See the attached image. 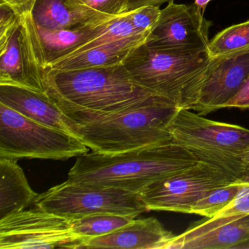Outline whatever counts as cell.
Returning <instances> with one entry per match:
<instances>
[{"label": "cell", "instance_id": "obj_26", "mask_svg": "<svg viewBox=\"0 0 249 249\" xmlns=\"http://www.w3.org/2000/svg\"><path fill=\"white\" fill-rule=\"evenodd\" d=\"M81 8L93 10L107 15L120 17L127 13L128 0H68Z\"/></svg>", "mask_w": 249, "mask_h": 249}, {"label": "cell", "instance_id": "obj_11", "mask_svg": "<svg viewBox=\"0 0 249 249\" xmlns=\"http://www.w3.org/2000/svg\"><path fill=\"white\" fill-rule=\"evenodd\" d=\"M249 75V49L211 58L204 71L199 100L193 110L205 116L224 108Z\"/></svg>", "mask_w": 249, "mask_h": 249}, {"label": "cell", "instance_id": "obj_12", "mask_svg": "<svg viewBox=\"0 0 249 249\" xmlns=\"http://www.w3.org/2000/svg\"><path fill=\"white\" fill-rule=\"evenodd\" d=\"M0 103L37 123L73 133V122L46 93L0 85Z\"/></svg>", "mask_w": 249, "mask_h": 249}, {"label": "cell", "instance_id": "obj_28", "mask_svg": "<svg viewBox=\"0 0 249 249\" xmlns=\"http://www.w3.org/2000/svg\"><path fill=\"white\" fill-rule=\"evenodd\" d=\"M227 107H236L240 110L249 109V75L238 92L224 106V108Z\"/></svg>", "mask_w": 249, "mask_h": 249}, {"label": "cell", "instance_id": "obj_30", "mask_svg": "<svg viewBox=\"0 0 249 249\" xmlns=\"http://www.w3.org/2000/svg\"><path fill=\"white\" fill-rule=\"evenodd\" d=\"M171 0H128L127 12L135 11L143 6L160 7Z\"/></svg>", "mask_w": 249, "mask_h": 249}, {"label": "cell", "instance_id": "obj_1", "mask_svg": "<svg viewBox=\"0 0 249 249\" xmlns=\"http://www.w3.org/2000/svg\"><path fill=\"white\" fill-rule=\"evenodd\" d=\"M73 122V133L89 149L115 154L173 140L167 126L178 108L166 97L154 95L113 112L61 108Z\"/></svg>", "mask_w": 249, "mask_h": 249}, {"label": "cell", "instance_id": "obj_27", "mask_svg": "<svg viewBox=\"0 0 249 249\" xmlns=\"http://www.w3.org/2000/svg\"><path fill=\"white\" fill-rule=\"evenodd\" d=\"M21 24L19 17L6 4L0 3V50L3 49Z\"/></svg>", "mask_w": 249, "mask_h": 249}, {"label": "cell", "instance_id": "obj_2", "mask_svg": "<svg viewBox=\"0 0 249 249\" xmlns=\"http://www.w3.org/2000/svg\"><path fill=\"white\" fill-rule=\"evenodd\" d=\"M174 140L115 154L88 152L77 157L68 173L69 181L115 187L139 194L159 180L199 162Z\"/></svg>", "mask_w": 249, "mask_h": 249}, {"label": "cell", "instance_id": "obj_20", "mask_svg": "<svg viewBox=\"0 0 249 249\" xmlns=\"http://www.w3.org/2000/svg\"><path fill=\"white\" fill-rule=\"evenodd\" d=\"M248 214H249V184L245 186L235 198L216 215L212 218L194 223L186 231L176 237L183 239L200 235L215 230L234 218Z\"/></svg>", "mask_w": 249, "mask_h": 249}, {"label": "cell", "instance_id": "obj_9", "mask_svg": "<svg viewBox=\"0 0 249 249\" xmlns=\"http://www.w3.org/2000/svg\"><path fill=\"white\" fill-rule=\"evenodd\" d=\"M71 220L43 210H22L0 219V249H83Z\"/></svg>", "mask_w": 249, "mask_h": 249}, {"label": "cell", "instance_id": "obj_6", "mask_svg": "<svg viewBox=\"0 0 249 249\" xmlns=\"http://www.w3.org/2000/svg\"><path fill=\"white\" fill-rule=\"evenodd\" d=\"M76 137L0 103V158L67 160L89 152Z\"/></svg>", "mask_w": 249, "mask_h": 249}, {"label": "cell", "instance_id": "obj_13", "mask_svg": "<svg viewBox=\"0 0 249 249\" xmlns=\"http://www.w3.org/2000/svg\"><path fill=\"white\" fill-rule=\"evenodd\" d=\"M175 236L154 217L135 218L110 234L86 240L83 249H166Z\"/></svg>", "mask_w": 249, "mask_h": 249}, {"label": "cell", "instance_id": "obj_10", "mask_svg": "<svg viewBox=\"0 0 249 249\" xmlns=\"http://www.w3.org/2000/svg\"><path fill=\"white\" fill-rule=\"evenodd\" d=\"M196 4H177L171 0L161 10L160 19L145 45L156 49L208 52L212 21L204 17Z\"/></svg>", "mask_w": 249, "mask_h": 249}, {"label": "cell", "instance_id": "obj_8", "mask_svg": "<svg viewBox=\"0 0 249 249\" xmlns=\"http://www.w3.org/2000/svg\"><path fill=\"white\" fill-rule=\"evenodd\" d=\"M235 178L206 161L147 186L139 195L148 211L192 214L194 205L208 192L228 184Z\"/></svg>", "mask_w": 249, "mask_h": 249}, {"label": "cell", "instance_id": "obj_34", "mask_svg": "<svg viewBox=\"0 0 249 249\" xmlns=\"http://www.w3.org/2000/svg\"><path fill=\"white\" fill-rule=\"evenodd\" d=\"M243 180H247V181L249 182V164L246 166Z\"/></svg>", "mask_w": 249, "mask_h": 249}, {"label": "cell", "instance_id": "obj_17", "mask_svg": "<svg viewBox=\"0 0 249 249\" xmlns=\"http://www.w3.org/2000/svg\"><path fill=\"white\" fill-rule=\"evenodd\" d=\"M249 239V214L224 225L189 238L175 236L166 249H235L236 246Z\"/></svg>", "mask_w": 249, "mask_h": 249}, {"label": "cell", "instance_id": "obj_3", "mask_svg": "<svg viewBox=\"0 0 249 249\" xmlns=\"http://www.w3.org/2000/svg\"><path fill=\"white\" fill-rule=\"evenodd\" d=\"M46 94L61 108L113 112L158 95L140 85L124 63L71 71H53L40 58Z\"/></svg>", "mask_w": 249, "mask_h": 249}, {"label": "cell", "instance_id": "obj_29", "mask_svg": "<svg viewBox=\"0 0 249 249\" xmlns=\"http://www.w3.org/2000/svg\"><path fill=\"white\" fill-rule=\"evenodd\" d=\"M37 0H0V3L6 4L12 8L20 18L33 14Z\"/></svg>", "mask_w": 249, "mask_h": 249}, {"label": "cell", "instance_id": "obj_32", "mask_svg": "<svg viewBox=\"0 0 249 249\" xmlns=\"http://www.w3.org/2000/svg\"><path fill=\"white\" fill-rule=\"evenodd\" d=\"M235 249H249V239L236 246Z\"/></svg>", "mask_w": 249, "mask_h": 249}, {"label": "cell", "instance_id": "obj_5", "mask_svg": "<svg viewBox=\"0 0 249 249\" xmlns=\"http://www.w3.org/2000/svg\"><path fill=\"white\" fill-rule=\"evenodd\" d=\"M173 140L199 161L222 168L243 179V157L249 151V129L238 125L205 119L187 109H178L167 126Z\"/></svg>", "mask_w": 249, "mask_h": 249}, {"label": "cell", "instance_id": "obj_18", "mask_svg": "<svg viewBox=\"0 0 249 249\" xmlns=\"http://www.w3.org/2000/svg\"><path fill=\"white\" fill-rule=\"evenodd\" d=\"M113 20L54 33L37 30L48 63L73 53L91 39L100 36Z\"/></svg>", "mask_w": 249, "mask_h": 249}, {"label": "cell", "instance_id": "obj_31", "mask_svg": "<svg viewBox=\"0 0 249 249\" xmlns=\"http://www.w3.org/2000/svg\"><path fill=\"white\" fill-rule=\"evenodd\" d=\"M213 0H195V3L197 5L198 7L201 8L202 11H205V8L208 5L210 2Z\"/></svg>", "mask_w": 249, "mask_h": 249}, {"label": "cell", "instance_id": "obj_4", "mask_svg": "<svg viewBox=\"0 0 249 249\" xmlns=\"http://www.w3.org/2000/svg\"><path fill=\"white\" fill-rule=\"evenodd\" d=\"M210 60L208 52L156 49L143 43L124 65L144 88L168 99L178 109L193 110Z\"/></svg>", "mask_w": 249, "mask_h": 249}, {"label": "cell", "instance_id": "obj_21", "mask_svg": "<svg viewBox=\"0 0 249 249\" xmlns=\"http://www.w3.org/2000/svg\"><path fill=\"white\" fill-rule=\"evenodd\" d=\"M134 219L129 215L103 213L71 220V225L75 233L87 240L110 234Z\"/></svg>", "mask_w": 249, "mask_h": 249}, {"label": "cell", "instance_id": "obj_22", "mask_svg": "<svg viewBox=\"0 0 249 249\" xmlns=\"http://www.w3.org/2000/svg\"><path fill=\"white\" fill-rule=\"evenodd\" d=\"M249 182L237 179L228 184L213 189L194 205L192 214L211 218L228 205Z\"/></svg>", "mask_w": 249, "mask_h": 249}, {"label": "cell", "instance_id": "obj_24", "mask_svg": "<svg viewBox=\"0 0 249 249\" xmlns=\"http://www.w3.org/2000/svg\"><path fill=\"white\" fill-rule=\"evenodd\" d=\"M138 35L145 34H140L135 30V27L132 25V21L129 19V12H127L113 19L100 36L91 39L88 43H86L70 55L81 53L97 46H103L107 43H113L117 40L134 36H138Z\"/></svg>", "mask_w": 249, "mask_h": 249}, {"label": "cell", "instance_id": "obj_33", "mask_svg": "<svg viewBox=\"0 0 249 249\" xmlns=\"http://www.w3.org/2000/svg\"><path fill=\"white\" fill-rule=\"evenodd\" d=\"M243 161L245 166L249 164V151H246V152L245 153L244 155H243Z\"/></svg>", "mask_w": 249, "mask_h": 249}, {"label": "cell", "instance_id": "obj_23", "mask_svg": "<svg viewBox=\"0 0 249 249\" xmlns=\"http://www.w3.org/2000/svg\"><path fill=\"white\" fill-rule=\"evenodd\" d=\"M249 49V20L224 29L208 46L210 57L224 56Z\"/></svg>", "mask_w": 249, "mask_h": 249}, {"label": "cell", "instance_id": "obj_25", "mask_svg": "<svg viewBox=\"0 0 249 249\" xmlns=\"http://www.w3.org/2000/svg\"><path fill=\"white\" fill-rule=\"evenodd\" d=\"M161 9L157 6H143L129 12V19L140 34H150L160 19Z\"/></svg>", "mask_w": 249, "mask_h": 249}, {"label": "cell", "instance_id": "obj_7", "mask_svg": "<svg viewBox=\"0 0 249 249\" xmlns=\"http://www.w3.org/2000/svg\"><path fill=\"white\" fill-rule=\"evenodd\" d=\"M34 204L39 209L70 220L103 213L135 218L148 211L139 194L68 180L38 195Z\"/></svg>", "mask_w": 249, "mask_h": 249}, {"label": "cell", "instance_id": "obj_16", "mask_svg": "<svg viewBox=\"0 0 249 249\" xmlns=\"http://www.w3.org/2000/svg\"><path fill=\"white\" fill-rule=\"evenodd\" d=\"M37 196L16 160L0 158V219L28 208Z\"/></svg>", "mask_w": 249, "mask_h": 249}, {"label": "cell", "instance_id": "obj_14", "mask_svg": "<svg viewBox=\"0 0 249 249\" xmlns=\"http://www.w3.org/2000/svg\"><path fill=\"white\" fill-rule=\"evenodd\" d=\"M117 17L81 8L68 0H37L33 11L37 30L48 33L100 24Z\"/></svg>", "mask_w": 249, "mask_h": 249}, {"label": "cell", "instance_id": "obj_19", "mask_svg": "<svg viewBox=\"0 0 249 249\" xmlns=\"http://www.w3.org/2000/svg\"><path fill=\"white\" fill-rule=\"evenodd\" d=\"M0 85L31 89L21 52L20 27L7 46L0 50Z\"/></svg>", "mask_w": 249, "mask_h": 249}, {"label": "cell", "instance_id": "obj_15", "mask_svg": "<svg viewBox=\"0 0 249 249\" xmlns=\"http://www.w3.org/2000/svg\"><path fill=\"white\" fill-rule=\"evenodd\" d=\"M150 34L138 35L107 43L47 63L53 71H71L124 63L136 48L146 42Z\"/></svg>", "mask_w": 249, "mask_h": 249}]
</instances>
